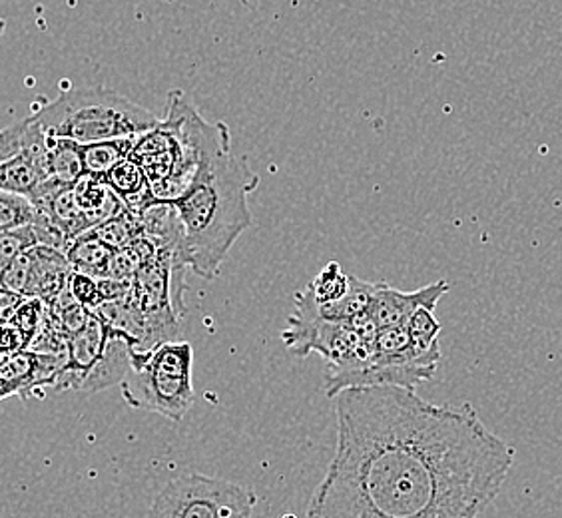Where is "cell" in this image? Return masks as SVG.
<instances>
[{"label":"cell","mask_w":562,"mask_h":518,"mask_svg":"<svg viewBox=\"0 0 562 518\" xmlns=\"http://www.w3.org/2000/svg\"><path fill=\"white\" fill-rule=\"evenodd\" d=\"M334 410L336 454L307 518H479L515 464L471 405L375 385L339 391Z\"/></svg>","instance_id":"cell-1"},{"label":"cell","mask_w":562,"mask_h":518,"mask_svg":"<svg viewBox=\"0 0 562 518\" xmlns=\"http://www.w3.org/2000/svg\"><path fill=\"white\" fill-rule=\"evenodd\" d=\"M258 185L260 176L246 158L234 154L229 130L217 122L192 184L172 202L184 232L186 266L195 275L204 280L220 275L229 249L254 222L248 195Z\"/></svg>","instance_id":"cell-2"},{"label":"cell","mask_w":562,"mask_h":518,"mask_svg":"<svg viewBox=\"0 0 562 518\" xmlns=\"http://www.w3.org/2000/svg\"><path fill=\"white\" fill-rule=\"evenodd\" d=\"M46 136L76 144L136 138L162 119L104 87L75 88L31 116Z\"/></svg>","instance_id":"cell-3"},{"label":"cell","mask_w":562,"mask_h":518,"mask_svg":"<svg viewBox=\"0 0 562 518\" xmlns=\"http://www.w3.org/2000/svg\"><path fill=\"white\" fill-rule=\"evenodd\" d=\"M194 349L188 341H164L146 356L131 357V371L120 387L134 409L182 421L194 407Z\"/></svg>","instance_id":"cell-4"},{"label":"cell","mask_w":562,"mask_h":518,"mask_svg":"<svg viewBox=\"0 0 562 518\" xmlns=\"http://www.w3.org/2000/svg\"><path fill=\"white\" fill-rule=\"evenodd\" d=\"M254 491L226 478L188 473L151 498L146 518H254Z\"/></svg>","instance_id":"cell-5"},{"label":"cell","mask_w":562,"mask_h":518,"mask_svg":"<svg viewBox=\"0 0 562 518\" xmlns=\"http://www.w3.org/2000/svg\"><path fill=\"white\" fill-rule=\"evenodd\" d=\"M441 361V346L427 351L412 349L403 356H383L373 353L363 368L346 373H325V395L334 399L339 391L353 387H375V385H395V387L415 388L431 381Z\"/></svg>","instance_id":"cell-6"},{"label":"cell","mask_w":562,"mask_h":518,"mask_svg":"<svg viewBox=\"0 0 562 518\" xmlns=\"http://www.w3.org/2000/svg\"><path fill=\"white\" fill-rule=\"evenodd\" d=\"M48 178H50V170H48L46 134L29 116L24 146L9 160L0 162V190L31 198L36 192V188Z\"/></svg>","instance_id":"cell-7"},{"label":"cell","mask_w":562,"mask_h":518,"mask_svg":"<svg viewBox=\"0 0 562 518\" xmlns=\"http://www.w3.org/2000/svg\"><path fill=\"white\" fill-rule=\"evenodd\" d=\"M449 290L451 285L445 280L429 283L417 292H400L391 288L390 283L378 281L373 283L368 314L373 319V324L378 325V329L391 327V325H403L409 319V315L422 307L435 312L437 303Z\"/></svg>","instance_id":"cell-8"},{"label":"cell","mask_w":562,"mask_h":518,"mask_svg":"<svg viewBox=\"0 0 562 518\" xmlns=\"http://www.w3.org/2000/svg\"><path fill=\"white\" fill-rule=\"evenodd\" d=\"M29 251V278L24 288V297H38L46 305L55 302L68 288V278L72 268L65 251L36 244Z\"/></svg>","instance_id":"cell-9"},{"label":"cell","mask_w":562,"mask_h":518,"mask_svg":"<svg viewBox=\"0 0 562 518\" xmlns=\"http://www.w3.org/2000/svg\"><path fill=\"white\" fill-rule=\"evenodd\" d=\"M65 254L72 271L87 273L94 280L109 278L110 261L114 256V249L98 238L92 229H88L82 236L72 239Z\"/></svg>","instance_id":"cell-10"},{"label":"cell","mask_w":562,"mask_h":518,"mask_svg":"<svg viewBox=\"0 0 562 518\" xmlns=\"http://www.w3.org/2000/svg\"><path fill=\"white\" fill-rule=\"evenodd\" d=\"M46 148H48L50 178L63 185L72 188L85 176L80 144L65 140V138L46 136Z\"/></svg>","instance_id":"cell-11"},{"label":"cell","mask_w":562,"mask_h":518,"mask_svg":"<svg viewBox=\"0 0 562 518\" xmlns=\"http://www.w3.org/2000/svg\"><path fill=\"white\" fill-rule=\"evenodd\" d=\"M138 138V136H136ZM136 138H120V140L94 142V144H80L82 164L87 176L106 178V173L119 166L124 158L131 156L132 146Z\"/></svg>","instance_id":"cell-12"},{"label":"cell","mask_w":562,"mask_h":518,"mask_svg":"<svg viewBox=\"0 0 562 518\" xmlns=\"http://www.w3.org/2000/svg\"><path fill=\"white\" fill-rule=\"evenodd\" d=\"M373 283L349 275V290L339 302L319 305V315L327 322H349L357 315L368 314Z\"/></svg>","instance_id":"cell-13"},{"label":"cell","mask_w":562,"mask_h":518,"mask_svg":"<svg viewBox=\"0 0 562 518\" xmlns=\"http://www.w3.org/2000/svg\"><path fill=\"white\" fill-rule=\"evenodd\" d=\"M307 290L312 292L315 302L319 305L339 302L349 290V275L337 261H329L325 263L324 270L310 281Z\"/></svg>","instance_id":"cell-14"},{"label":"cell","mask_w":562,"mask_h":518,"mask_svg":"<svg viewBox=\"0 0 562 518\" xmlns=\"http://www.w3.org/2000/svg\"><path fill=\"white\" fill-rule=\"evenodd\" d=\"M36 207L31 198L0 190V234L33 226Z\"/></svg>","instance_id":"cell-15"},{"label":"cell","mask_w":562,"mask_h":518,"mask_svg":"<svg viewBox=\"0 0 562 518\" xmlns=\"http://www.w3.org/2000/svg\"><path fill=\"white\" fill-rule=\"evenodd\" d=\"M403 325H405L409 339H412V346L415 349L427 351L431 347L441 346L439 335L443 331V327L437 322L435 312H431V309H425V307L417 309L415 314L409 315V319Z\"/></svg>","instance_id":"cell-16"},{"label":"cell","mask_w":562,"mask_h":518,"mask_svg":"<svg viewBox=\"0 0 562 518\" xmlns=\"http://www.w3.org/2000/svg\"><path fill=\"white\" fill-rule=\"evenodd\" d=\"M140 229V224H134L131 216L126 212H122L120 216L112 217L109 222L92 227V232L104 244H109L112 249H124L132 246V241L136 239V232Z\"/></svg>","instance_id":"cell-17"},{"label":"cell","mask_w":562,"mask_h":518,"mask_svg":"<svg viewBox=\"0 0 562 518\" xmlns=\"http://www.w3.org/2000/svg\"><path fill=\"white\" fill-rule=\"evenodd\" d=\"M46 312H48V305L43 300H38V297H24L21 307L12 315L9 324L14 325L26 337L29 347L33 344L36 334L41 331L44 319H46Z\"/></svg>","instance_id":"cell-18"},{"label":"cell","mask_w":562,"mask_h":518,"mask_svg":"<svg viewBox=\"0 0 562 518\" xmlns=\"http://www.w3.org/2000/svg\"><path fill=\"white\" fill-rule=\"evenodd\" d=\"M38 244L34 226L21 227L14 232H4L0 234V278L11 266L14 259L21 256L22 251L33 248Z\"/></svg>","instance_id":"cell-19"},{"label":"cell","mask_w":562,"mask_h":518,"mask_svg":"<svg viewBox=\"0 0 562 518\" xmlns=\"http://www.w3.org/2000/svg\"><path fill=\"white\" fill-rule=\"evenodd\" d=\"M68 292L72 293L76 302L85 305L90 312H97L98 307L104 303V297L98 288V280L90 278L87 273L72 271L68 278Z\"/></svg>","instance_id":"cell-20"},{"label":"cell","mask_w":562,"mask_h":518,"mask_svg":"<svg viewBox=\"0 0 562 518\" xmlns=\"http://www.w3.org/2000/svg\"><path fill=\"white\" fill-rule=\"evenodd\" d=\"M29 130V119L22 120L11 128L0 130V162L9 160L24 146V136Z\"/></svg>","instance_id":"cell-21"},{"label":"cell","mask_w":562,"mask_h":518,"mask_svg":"<svg viewBox=\"0 0 562 518\" xmlns=\"http://www.w3.org/2000/svg\"><path fill=\"white\" fill-rule=\"evenodd\" d=\"M22 349H29L26 337L12 324H0V357L19 353Z\"/></svg>","instance_id":"cell-22"},{"label":"cell","mask_w":562,"mask_h":518,"mask_svg":"<svg viewBox=\"0 0 562 518\" xmlns=\"http://www.w3.org/2000/svg\"><path fill=\"white\" fill-rule=\"evenodd\" d=\"M22 302H24V295L11 292V290L0 285V324H9L14 312L21 307Z\"/></svg>","instance_id":"cell-23"},{"label":"cell","mask_w":562,"mask_h":518,"mask_svg":"<svg viewBox=\"0 0 562 518\" xmlns=\"http://www.w3.org/2000/svg\"><path fill=\"white\" fill-rule=\"evenodd\" d=\"M12 395H16V393H14V388H12L4 379H0V401L7 399V397H12Z\"/></svg>","instance_id":"cell-24"},{"label":"cell","mask_w":562,"mask_h":518,"mask_svg":"<svg viewBox=\"0 0 562 518\" xmlns=\"http://www.w3.org/2000/svg\"><path fill=\"white\" fill-rule=\"evenodd\" d=\"M4 29H7V21H4V19H0V36L4 34Z\"/></svg>","instance_id":"cell-25"},{"label":"cell","mask_w":562,"mask_h":518,"mask_svg":"<svg viewBox=\"0 0 562 518\" xmlns=\"http://www.w3.org/2000/svg\"><path fill=\"white\" fill-rule=\"evenodd\" d=\"M280 518H297V515H293V513H285V515H281Z\"/></svg>","instance_id":"cell-26"},{"label":"cell","mask_w":562,"mask_h":518,"mask_svg":"<svg viewBox=\"0 0 562 518\" xmlns=\"http://www.w3.org/2000/svg\"><path fill=\"white\" fill-rule=\"evenodd\" d=\"M0 359H2V357H0Z\"/></svg>","instance_id":"cell-27"}]
</instances>
